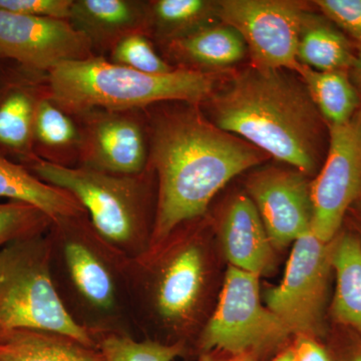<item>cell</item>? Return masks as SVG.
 <instances>
[{"label": "cell", "mask_w": 361, "mask_h": 361, "mask_svg": "<svg viewBox=\"0 0 361 361\" xmlns=\"http://www.w3.org/2000/svg\"><path fill=\"white\" fill-rule=\"evenodd\" d=\"M145 113L148 169L157 184L149 255L180 226L205 215L223 187L262 163L268 155L216 127L204 115L200 104L166 102L145 109Z\"/></svg>", "instance_id": "cell-1"}, {"label": "cell", "mask_w": 361, "mask_h": 361, "mask_svg": "<svg viewBox=\"0 0 361 361\" xmlns=\"http://www.w3.org/2000/svg\"><path fill=\"white\" fill-rule=\"evenodd\" d=\"M216 127L250 142L305 176L317 175L326 157L329 126L302 80L283 70L237 73L200 104Z\"/></svg>", "instance_id": "cell-2"}, {"label": "cell", "mask_w": 361, "mask_h": 361, "mask_svg": "<svg viewBox=\"0 0 361 361\" xmlns=\"http://www.w3.org/2000/svg\"><path fill=\"white\" fill-rule=\"evenodd\" d=\"M47 82L52 101L73 116L92 109L145 110L166 102L201 104L217 89L218 75L184 68L149 75L94 56L61 63Z\"/></svg>", "instance_id": "cell-3"}, {"label": "cell", "mask_w": 361, "mask_h": 361, "mask_svg": "<svg viewBox=\"0 0 361 361\" xmlns=\"http://www.w3.org/2000/svg\"><path fill=\"white\" fill-rule=\"evenodd\" d=\"M47 184L73 195L94 232L118 255L137 262L151 243L155 176L149 169L139 175L106 174L82 167L66 168L35 158L23 165Z\"/></svg>", "instance_id": "cell-4"}, {"label": "cell", "mask_w": 361, "mask_h": 361, "mask_svg": "<svg viewBox=\"0 0 361 361\" xmlns=\"http://www.w3.org/2000/svg\"><path fill=\"white\" fill-rule=\"evenodd\" d=\"M52 245L42 234L0 249V334L42 330L97 346L94 331L73 317L52 282Z\"/></svg>", "instance_id": "cell-5"}, {"label": "cell", "mask_w": 361, "mask_h": 361, "mask_svg": "<svg viewBox=\"0 0 361 361\" xmlns=\"http://www.w3.org/2000/svg\"><path fill=\"white\" fill-rule=\"evenodd\" d=\"M290 334L284 323L261 303L259 276L230 266L219 303L202 334V348L230 355H258L280 345Z\"/></svg>", "instance_id": "cell-6"}, {"label": "cell", "mask_w": 361, "mask_h": 361, "mask_svg": "<svg viewBox=\"0 0 361 361\" xmlns=\"http://www.w3.org/2000/svg\"><path fill=\"white\" fill-rule=\"evenodd\" d=\"M332 241L324 243L312 231L293 243L283 279L266 291L268 310L299 336H324V313L331 273Z\"/></svg>", "instance_id": "cell-7"}, {"label": "cell", "mask_w": 361, "mask_h": 361, "mask_svg": "<svg viewBox=\"0 0 361 361\" xmlns=\"http://www.w3.org/2000/svg\"><path fill=\"white\" fill-rule=\"evenodd\" d=\"M218 18L245 40L252 66L299 73V35L307 13L293 0H218Z\"/></svg>", "instance_id": "cell-8"}, {"label": "cell", "mask_w": 361, "mask_h": 361, "mask_svg": "<svg viewBox=\"0 0 361 361\" xmlns=\"http://www.w3.org/2000/svg\"><path fill=\"white\" fill-rule=\"evenodd\" d=\"M329 144L322 169L310 183L311 231L324 243L341 232L351 207L361 200V116L329 126Z\"/></svg>", "instance_id": "cell-9"}, {"label": "cell", "mask_w": 361, "mask_h": 361, "mask_svg": "<svg viewBox=\"0 0 361 361\" xmlns=\"http://www.w3.org/2000/svg\"><path fill=\"white\" fill-rule=\"evenodd\" d=\"M80 133L78 167L133 176L148 169V123L145 110L92 109L73 115Z\"/></svg>", "instance_id": "cell-10"}, {"label": "cell", "mask_w": 361, "mask_h": 361, "mask_svg": "<svg viewBox=\"0 0 361 361\" xmlns=\"http://www.w3.org/2000/svg\"><path fill=\"white\" fill-rule=\"evenodd\" d=\"M96 56L70 21L0 11V61L49 73L61 63Z\"/></svg>", "instance_id": "cell-11"}, {"label": "cell", "mask_w": 361, "mask_h": 361, "mask_svg": "<svg viewBox=\"0 0 361 361\" xmlns=\"http://www.w3.org/2000/svg\"><path fill=\"white\" fill-rule=\"evenodd\" d=\"M306 177L296 169L266 167L246 180L247 193L275 249L286 248L311 231L312 204Z\"/></svg>", "instance_id": "cell-12"}, {"label": "cell", "mask_w": 361, "mask_h": 361, "mask_svg": "<svg viewBox=\"0 0 361 361\" xmlns=\"http://www.w3.org/2000/svg\"><path fill=\"white\" fill-rule=\"evenodd\" d=\"M51 96L47 73L0 61V156L23 166L37 158L35 115L39 104Z\"/></svg>", "instance_id": "cell-13"}, {"label": "cell", "mask_w": 361, "mask_h": 361, "mask_svg": "<svg viewBox=\"0 0 361 361\" xmlns=\"http://www.w3.org/2000/svg\"><path fill=\"white\" fill-rule=\"evenodd\" d=\"M51 230L63 245L66 268L78 293L97 310H113L116 277L106 254L114 250L97 236L87 214L56 220Z\"/></svg>", "instance_id": "cell-14"}, {"label": "cell", "mask_w": 361, "mask_h": 361, "mask_svg": "<svg viewBox=\"0 0 361 361\" xmlns=\"http://www.w3.org/2000/svg\"><path fill=\"white\" fill-rule=\"evenodd\" d=\"M205 257L200 244L188 241L159 267L154 305L164 322L184 324L193 317L205 284Z\"/></svg>", "instance_id": "cell-15"}, {"label": "cell", "mask_w": 361, "mask_h": 361, "mask_svg": "<svg viewBox=\"0 0 361 361\" xmlns=\"http://www.w3.org/2000/svg\"><path fill=\"white\" fill-rule=\"evenodd\" d=\"M68 21L89 39L97 56L106 58L123 37L149 35V1L73 0Z\"/></svg>", "instance_id": "cell-16"}, {"label": "cell", "mask_w": 361, "mask_h": 361, "mask_svg": "<svg viewBox=\"0 0 361 361\" xmlns=\"http://www.w3.org/2000/svg\"><path fill=\"white\" fill-rule=\"evenodd\" d=\"M220 235L226 258L233 267L257 276L274 270V247L248 195H237L230 202L221 220Z\"/></svg>", "instance_id": "cell-17"}, {"label": "cell", "mask_w": 361, "mask_h": 361, "mask_svg": "<svg viewBox=\"0 0 361 361\" xmlns=\"http://www.w3.org/2000/svg\"><path fill=\"white\" fill-rule=\"evenodd\" d=\"M167 59L184 70L217 73L237 65L247 52L242 35L226 23H215L164 45Z\"/></svg>", "instance_id": "cell-18"}, {"label": "cell", "mask_w": 361, "mask_h": 361, "mask_svg": "<svg viewBox=\"0 0 361 361\" xmlns=\"http://www.w3.org/2000/svg\"><path fill=\"white\" fill-rule=\"evenodd\" d=\"M331 265L336 275L332 318L361 337V241L353 230H341L332 240Z\"/></svg>", "instance_id": "cell-19"}, {"label": "cell", "mask_w": 361, "mask_h": 361, "mask_svg": "<svg viewBox=\"0 0 361 361\" xmlns=\"http://www.w3.org/2000/svg\"><path fill=\"white\" fill-rule=\"evenodd\" d=\"M0 198L28 204L42 211L52 222L85 215L80 202L61 188L39 179L20 164L0 156Z\"/></svg>", "instance_id": "cell-20"}, {"label": "cell", "mask_w": 361, "mask_h": 361, "mask_svg": "<svg viewBox=\"0 0 361 361\" xmlns=\"http://www.w3.org/2000/svg\"><path fill=\"white\" fill-rule=\"evenodd\" d=\"M357 47L323 14L308 11L299 35L297 59L315 71H350Z\"/></svg>", "instance_id": "cell-21"}, {"label": "cell", "mask_w": 361, "mask_h": 361, "mask_svg": "<svg viewBox=\"0 0 361 361\" xmlns=\"http://www.w3.org/2000/svg\"><path fill=\"white\" fill-rule=\"evenodd\" d=\"M0 361H106L97 346L63 334L20 329L0 334Z\"/></svg>", "instance_id": "cell-22"}, {"label": "cell", "mask_w": 361, "mask_h": 361, "mask_svg": "<svg viewBox=\"0 0 361 361\" xmlns=\"http://www.w3.org/2000/svg\"><path fill=\"white\" fill-rule=\"evenodd\" d=\"M80 133L73 116L45 97L33 126V152L37 158L61 167H78Z\"/></svg>", "instance_id": "cell-23"}, {"label": "cell", "mask_w": 361, "mask_h": 361, "mask_svg": "<svg viewBox=\"0 0 361 361\" xmlns=\"http://www.w3.org/2000/svg\"><path fill=\"white\" fill-rule=\"evenodd\" d=\"M218 11V0L149 1V37L164 47L207 25L219 23Z\"/></svg>", "instance_id": "cell-24"}, {"label": "cell", "mask_w": 361, "mask_h": 361, "mask_svg": "<svg viewBox=\"0 0 361 361\" xmlns=\"http://www.w3.org/2000/svg\"><path fill=\"white\" fill-rule=\"evenodd\" d=\"M327 126H341L360 111L361 94L349 71H319L302 65L298 73Z\"/></svg>", "instance_id": "cell-25"}, {"label": "cell", "mask_w": 361, "mask_h": 361, "mask_svg": "<svg viewBox=\"0 0 361 361\" xmlns=\"http://www.w3.org/2000/svg\"><path fill=\"white\" fill-rule=\"evenodd\" d=\"M97 342L106 361H174L184 353V344L137 341L118 334H102Z\"/></svg>", "instance_id": "cell-26"}, {"label": "cell", "mask_w": 361, "mask_h": 361, "mask_svg": "<svg viewBox=\"0 0 361 361\" xmlns=\"http://www.w3.org/2000/svg\"><path fill=\"white\" fill-rule=\"evenodd\" d=\"M109 61L149 75H165L177 68L161 58L151 37L141 32L121 39L111 49Z\"/></svg>", "instance_id": "cell-27"}, {"label": "cell", "mask_w": 361, "mask_h": 361, "mask_svg": "<svg viewBox=\"0 0 361 361\" xmlns=\"http://www.w3.org/2000/svg\"><path fill=\"white\" fill-rule=\"evenodd\" d=\"M52 223L49 216L28 204H0V249L14 241L44 234Z\"/></svg>", "instance_id": "cell-28"}, {"label": "cell", "mask_w": 361, "mask_h": 361, "mask_svg": "<svg viewBox=\"0 0 361 361\" xmlns=\"http://www.w3.org/2000/svg\"><path fill=\"white\" fill-rule=\"evenodd\" d=\"M313 4L361 49V0H316Z\"/></svg>", "instance_id": "cell-29"}, {"label": "cell", "mask_w": 361, "mask_h": 361, "mask_svg": "<svg viewBox=\"0 0 361 361\" xmlns=\"http://www.w3.org/2000/svg\"><path fill=\"white\" fill-rule=\"evenodd\" d=\"M73 0H0V11L68 20Z\"/></svg>", "instance_id": "cell-30"}, {"label": "cell", "mask_w": 361, "mask_h": 361, "mask_svg": "<svg viewBox=\"0 0 361 361\" xmlns=\"http://www.w3.org/2000/svg\"><path fill=\"white\" fill-rule=\"evenodd\" d=\"M293 349L296 361H336L331 349L325 348L314 337L299 336Z\"/></svg>", "instance_id": "cell-31"}, {"label": "cell", "mask_w": 361, "mask_h": 361, "mask_svg": "<svg viewBox=\"0 0 361 361\" xmlns=\"http://www.w3.org/2000/svg\"><path fill=\"white\" fill-rule=\"evenodd\" d=\"M332 351V350H331ZM334 353L336 361H361V337L355 334V339L338 353Z\"/></svg>", "instance_id": "cell-32"}, {"label": "cell", "mask_w": 361, "mask_h": 361, "mask_svg": "<svg viewBox=\"0 0 361 361\" xmlns=\"http://www.w3.org/2000/svg\"><path fill=\"white\" fill-rule=\"evenodd\" d=\"M258 360V355L254 353H241V355H231L230 357L228 358H222L217 357L214 355H209V353H206V355H201L198 360L195 361H257Z\"/></svg>", "instance_id": "cell-33"}, {"label": "cell", "mask_w": 361, "mask_h": 361, "mask_svg": "<svg viewBox=\"0 0 361 361\" xmlns=\"http://www.w3.org/2000/svg\"><path fill=\"white\" fill-rule=\"evenodd\" d=\"M351 230L360 237L361 241V200L351 207L348 216Z\"/></svg>", "instance_id": "cell-34"}, {"label": "cell", "mask_w": 361, "mask_h": 361, "mask_svg": "<svg viewBox=\"0 0 361 361\" xmlns=\"http://www.w3.org/2000/svg\"><path fill=\"white\" fill-rule=\"evenodd\" d=\"M349 73H350V77L353 78V82L361 92V49H358V47L355 63H353Z\"/></svg>", "instance_id": "cell-35"}, {"label": "cell", "mask_w": 361, "mask_h": 361, "mask_svg": "<svg viewBox=\"0 0 361 361\" xmlns=\"http://www.w3.org/2000/svg\"><path fill=\"white\" fill-rule=\"evenodd\" d=\"M272 361H296L295 355H294V349L289 348L283 353H280L277 357H275Z\"/></svg>", "instance_id": "cell-36"}, {"label": "cell", "mask_w": 361, "mask_h": 361, "mask_svg": "<svg viewBox=\"0 0 361 361\" xmlns=\"http://www.w3.org/2000/svg\"><path fill=\"white\" fill-rule=\"evenodd\" d=\"M361 94V92H360ZM360 116H361V106H360Z\"/></svg>", "instance_id": "cell-37"}]
</instances>
